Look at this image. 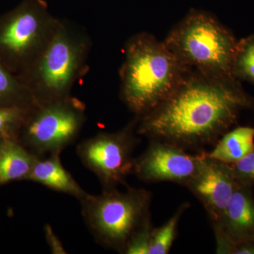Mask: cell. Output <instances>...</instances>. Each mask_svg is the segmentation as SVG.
Returning a JSON list of instances; mask_svg holds the SVG:
<instances>
[{
	"instance_id": "cell-15",
	"label": "cell",
	"mask_w": 254,
	"mask_h": 254,
	"mask_svg": "<svg viewBox=\"0 0 254 254\" xmlns=\"http://www.w3.org/2000/svg\"><path fill=\"white\" fill-rule=\"evenodd\" d=\"M31 92L17 75L0 60V106L36 103Z\"/></svg>"
},
{
	"instance_id": "cell-11",
	"label": "cell",
	"mask_w": 254,
	"mask_h": 254,
	"mask_svg": "<svg viewBox=\"0 0 254 254\" xmlns=\"http://www.w3.org/2000/svg\"><path fill=\"white\" fill-rule=\"evenodd\" d=\"M213 229L216 254H226L235 244L254 242V200L247 187L237 183L222 218Z\"/></svg>"
},
{
	"instance_id": "cell-19",
	"label": "cell",
	"mask_w": 254,
	"mask_h": 254,
	"mask_svg": "<svg viewBox=\"0 0 254 254\" xmlns=\"http://www.w3.org/2000/svg\"><path fill=\"white\" fill-rule=\"evenodd\" d=\"M228 165L239 185L248 187L254 184V148L239 161Z\"/></svg>"
},
{
	"instance_id": "cell-4",
	"label": "cell",
	"mask_w": 254,
	"mask_h": 254,
	"mask_svg": "<svg viewBox=\"0 0 254 254\" xmlns=\"http://www.w3.org/2000/svg\"><path fill=\"white\" fill-rule=\"evenodd\" d=\"M164 42L189 71L214 79H237L233 63L238 41L208 11L190 10Z\"/></svg>"
},
{
	"instance_id": "cell-6",
	"label": "cell",
	"mask_w": 254,
	"mask_h": 254,
	"mask_svg": "<svg viewBox=\"0 0 254 254\" xmlns=\"http://www.w3.org/2000/svg\"><path fill=\"white\" fill-rule=\"evenodd\" d=\"M58 21L43 0H23L1 15V63L15 74L21 76L46 45Z\"/></svg>"
},
{
	"instance_id": "cell-16",
	"label": "cell",
	"mask_w": 254,
	"mask_h": 254,
	"mask_svg": "<svg viewBox=\"0 0 254 254\" xmlns=\"http://www.w3.org/2000/svg\"><path fill=\"white\" fill-rule=\"evenodd\" d=\"M187 202L182 203L168 221L159 227H154L152 232L149 254L170 253L178 232L179 222L184 213L190 208Z\"/></svg>"
},
{
	"instance_id": "cell-14",
	"label": "cell",
	"mask_w": 254,
	"mask_h": 254,
	"mask_svg": "<svg viewBox=\"0 0 254 254\" xmlns=\"http://www.w3.org/2000/svg\"><path fill=\"white\" fill-rule=\"evenodd\" d=\"M254 148V128L237 127L226 131L208 152L210 158L226 164L239 161Z\"/></svg>"
},
{
	"instance_id": "cell-17",
	"label": "cell",
	"mask_w": 254,
	"mask_h": 254,
	"mask_svg": "<svg viewBox=\"0 0 254 254\" xmlns=\"http://www.w3.org/2000/svg\"><path fill=\"white\" fill-rule=\"evenodd\" d=\"M233 72L239 81L254 84V33L237 42Z\"/></svg>"
},
{
	"instance_id": "cell-2",
	"label": "cell",
	"mask_w": 254,
	"mask_h": 254,
	"mask_svg": "<svg viewBox=\"0 0 254 254\" xmlns=\"http://www.w3.org/2000/svg\"><path fill=\"white\" fill-rule=\"evenodd\" d=\"M190 71L165 42L148 33H137L125 44L120 97L141 118L166 99Z\"/></svg>"
},
{
	"instance_id": "cell-9",
	"label": "cell",
	"mask_w": 254,
	"mask_h": 254,
	"mask_svg": "<svg viewBox=\"0 0 254 254\" xmlns=\"http://www.w3.org/2000/svg\"><path fill=\"white\" fill-rule=\"evenodd\" d=\"M205 153L192 154L177 145L150 140L144 153L135 158L133 173L147 183L172 182L186 187L199 169Z\"/></svg>"
},
{
	"instance_id": "cell-13",
	"label": "cell",
	"mask_w": 254,
	"mask_h": 254,
	"mask_svg": "<svg viewBox=\"0 0 254 254\" xmlns=\"http://www.w3.org/2000/svg\"><path fill=\"white\" fill-rule=\"evenodd\" d=\"M38 158L14 138H4L0 144V184L27 180Z\"/></svg>"
},
{
	"instance_id": "cell-1",
	"label": "cell",
	"mask_w": 254,
	"mask_h": 254,
	"mask_svg": "<svg viewBox=\"0 0 254 254\" xmlns=\"http://www.w3.org/2000/svg\"><path fill=\"white\" fill-rule=\"evenodd\" d=\"M252 104L237 79H214L190 71L166 99L139 118L136 133L187 151L214 145Z\"/></svg>"
},
{
	"instance_id": "cell-20",
	"label": "cell",
	"mask_w": 254,
	"mask_h": 254,
	"mask_svg": "<svg viewBox=\"0 0 254 254\" xmlns=\"http://www.w3.org/2000/svg\"><path fill=\"white\" fill-rule=\"evenodd\" d=\"M153 228L154 227L150 219L133 235L124 254H149Z\"/></svg>"
},
{
	"instance_id": "cell-7",
	"label": "cell",
	"mask_w": 254,
	"mask_h": 254,
	"mask_svg": "<svg viewBox=\"0 0 254 254\" xmlns=\"http://www.w3.org/2000/svg\"><path fill=\"white\" fill-rule=\"evenodd\" d=\"M86 121V107L69 96L64 99L36 103L21 127L25 143L33 154L44 155L63 151L79 135Z\"/></svg>"
},
{
	"instance_id": "cell-21",
	"label": "cell",
	"mask_w": 254,
	"mask_h": 254,
	"mask_svg": "<svg viewBox=\"0 0 254 254\" xmlns=\"http://www.w3.org/2000/svg\"><path fill=\"white\" fill-rule=\"evenodd\" d=\"M4 138H0V144H1V141H2L3 140H4Z\"/></svg>"
},
{
	"instance_id": "cell-10",
	"label": "cell",
	"mask_w": 254,
	"mask_h": 254,
	"mask_svg": "<svg viewBox=\"0 0 254 254\" xmlns=\"http://www.w3.org/2000/svg\"><path fill=\"white\" fill-rule=\"evenodd\" d=\"M237 185L230 165L210 158L205 151L199 169L186 187L203 205L213 227L222 218Z\"/></svg>"
},
{
	"instance_id": "cell-3",
	"label": "cell",
	"mask_w": 254,
	"mask_h": 254,
	"mask_svg": "<svg viewBox=\"0 0 254 254\" xmlns=\"http://www.w3.org/2000/svg\"><path fill=\"white\" fill-rule=\"evenodd\" d=\"M91 41L81 26L58 18L31 66L18 76L37 103L64 99L86 70Z\"/></svg>"
},
{
	"instance_id": "cell-12",
	"label": "cell",
	"mask_w": 254,
	"mask_h": 254,
	"mask_svg": "<svg viewBox=\"0 0 254 254\" xmlns=\"http://www.w3.org/2000/svg\"><path fill=\"white\" fill-rule=\"evenodd\" d=\"M60 155V153H53L46 158H37L27 180L81 200L87 193L64 168Z\"/></svg>"
},
{
	"instance_id": "cell-8",
	"label": "cell",
	"mask_w": 254,
	"mask_h": 254,
	"mask_svg": "<svg viewBox=\"0 0 254 254\" xmlns=\"http://www.w3.org/2000/svg\"><path fill=\"white\" fill-rule=\"evenodd\" d=\"M138 120L135 116L122 129L98 133L78 145V156L98 177L103 190L127 185V177L133 173Z\"/></svg>"
},
{
	"instance_id": "cell-5",
	"label": "cell",
	"mask_w": 254,
	"mask_h": 254,
	"mask_svg": "<svg viewBox=\"0 0 254 254\" xmlns=\"http://www.w3.org/2000/svg\"><path fill=\"white\" fill-rule=\"evenodd\" d=\"M153 194L144 189L127 187L103 190L100 195L87 193L80 200L82 214L100 245L125 253L132 237L151 219Z\"/></svg>"
},
{
	"instance_id": "cell-18",
	"label": "cell",
	"mask_w": 254,
	"mask_h": 254,
	"mask_svg": "<svg viewBox=\"0 0 254 254\" xmlns=\"http://www.w3.org/2000/svg\"><path fill=\"white\" fill-rule=\"evenodd\" d=\"M36 103L0 106V138L15 139Z\"/></svg>"
}]
</instances>
